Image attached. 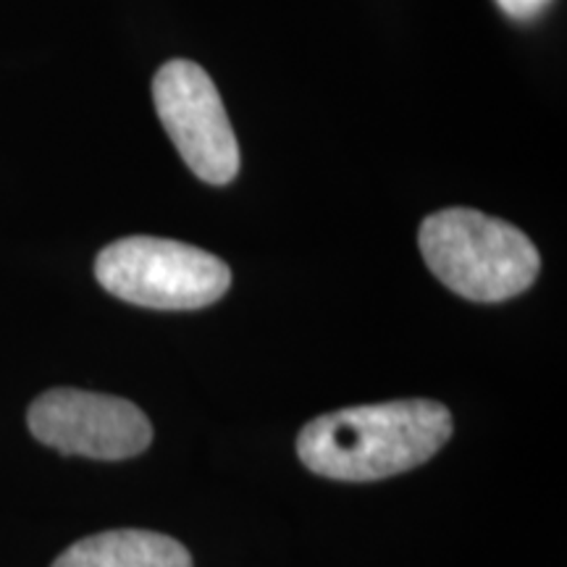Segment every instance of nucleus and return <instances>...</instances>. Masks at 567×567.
Returning a JSON list of instances; mask_svg holds the SVG:
<instances>
[{
  "mask_svg": "<svg viewBox=\"0 0 567 567\" xmlns=\"http://www.w3.org/2000/svg\"><path fill=\"white\" fill-rule=\"evenodd\" d=\"M452 429V413L434 400L347 408L305 425L297 455L323 478L379 481L434 457L450 442Z\"/></svg>",
  "mask_w": 567,
  "mask_h": 567,
  "instance_id": "f257e3e1",
  "label": "nucleus"
},
{
  "mask_svg": "<svg viewBox=\"0 0 567 567\" xmlns=\"http://www.w3.org/2000/svg\"><path fill=\"white\" fill-rule=\"evenodd\" d=\"M417 245L431 274L473 302L523 295L542 268L536 245L517 226L471 208H446L425 218Z\"/></svg>",
  "mask_w": 567,
  "mask_h": 567,
  "instance_id": "f03ea898",
  "label": "nucleus"
},
{
  "mask_svg": "<svg viewBox=\"0 0 567 567\" xmlns=\"http://www.w3.org/2000/svg\"><path fill=\"white\" fill-rule=\"evenodd\" d=\"M95 276L118 300L155 310H197L218 302L231 287V271L200 247L161 237H126L105 247Z\"/></svg>",
  "mask_w": 567,
  "mask_h": 567,
  "instance_id": "7ed1b4c3",
  "label": "nucleus"
},
{
  "mask_svg": "<svg viewBox=\"0 0 567 567\" xmlns=\"http://www.w3.org/2000/svg\"><path fill=\"white\" fill-rule=\"evenodd\" d=\"M153 101L168 137L195 176L208 184H229L237 176V137L208 71L187 59L163 63L153 80Z\"/></svg>",
  "mask_w": 567,
  "mask_h": 567,
  "instance_id": "20e7f679",
  "label": "nucleus"
},
{
  "mask_svg": "<svg viewBox=\"0 0 567 567\" xmlns=\"http://www.w3.org/2000/svg\"><path fill=\"white\" fill-rule=\"evenodd\" d=\"M30 431L61 455L92 460L137 457L153 442V425L130 400L111 394L53 389L32 402Z\"/></svg>",
  "mask_w": 567,
  "mask_h": 567,
  "instance_id": "39448f33",
  "label": "nucleus"
},
{
  "mask_svg": "<svg viewBox=\"0 0 567 567\" xmlns=\"http://www.w3.org/2000/svg\"><path fill=\"white\" fill-rule=\"evenodd\" d=\"M53 567H193V557L172 536L122 528L71 544Z\"/></svg>",
  "mask_w": 567,
  "mask_h": 567,
  "instance_id": "423d86ee",
  "label": "nucleus"
},
{
  "mask_svg": "<svg viewBox=\"0 0 567 567\" xmlns=\"http://www.w3.org/2000/svg\"><path fill=\"white\" fill-rule=\"evenodd\" d=\"M499 3V9L507 13V17L513 19H534L542 13L551 0H496Z\"/></svg>",
  "mask_w": 567,
  "mask_h": 567,
  "instance_id": "0eeeda50",
  "label": "nucleus"
}]
</instances>
